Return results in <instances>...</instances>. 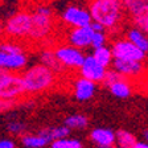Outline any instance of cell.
Masks as SVG:
<instances>
[{
	"instance_id": "cell-1",
	"label": "cell",
	"mask_w": 148,
	"mask_h": 148,
	"mask_svg": "<svg viewBox=\"0 0 148 148\" xmlns=\"http://www.w3.org/2000/svg\"><path fill=\"white\" fill-rule=\"evenodd\" d=\"M92 21L101 23L107 31H116L124 18L123 0H90Z\"/></svg>"
},
{
	"instance_id": "cell-2",
	"label": "cell",
	"mask_w": 148,
	"mask_h": 148,
	"mask_svg": "<svg viewBox=\"0 0 148 148\" xmlns=\"http://www.w3.org/2000/svg\"><path fill=\"white\" fill-rule=\"evenodd\" d=\"M27 94H40L53 89L57 82V73L44 64H36L21 74Z\"/></svg>"
},
{
	"instance_id": "cell-3",
	"label": "cell",
	"mask_w": 148,
	"mask_h": 148,
	"mask_svg": "<svg viewBox=\"0 0 148 148\" xmlns=\"http://www.w3.org/2000/svg\"><path fill=\"white\" fill-rule=\"evenodd\" d=\"M28 66V54L18 40L7 38L0 45V69L13 73L24 71Z\"/></svg>"
},
{
	"instance_id": "cell-4",
	"label": "cell",
	"mask_w": 148,
	"mask_h": 148,
	"mask_svg": "<svg viewBox=\"0 0 148 148\" xmlns=\"http://www.w3.org/2000/svg\"><path fill=\"white\" fill-rule=\"evenodd\" d=\"M54 28V15L50 7L38 5L32 11V29L28 40L40 42L52 34Z\"/></svg>"
},
{
	"instance_id": "cell-5",
	"label": "cell",
	"mask_w": 148,
	"mask_h": 148,
	"mask_svg": "<svg viewBox=\"0 0 148 148\" xmlns=\"http://www.w3.org/2000/svg\"><path fill=\"white\" fill-rule=\"evenodd\" d=\"M32 29V12L18 11L7 17L3 24V32L7 38L12 40H25L29 38Z\"/></svg>"
},
{
	"instance_id": "cell-6",
	"label": "cell",
	"mask_w": 148,
	"mask_h": 148,
	"mask_svg": "<svg viewBox=\"0 0 148 148\" xmlns=\"http://www.w3.org/2000/svg\"><path fill=\"white\" fill-rule=\"evenodd\" d=\"M27 94L23 77L17 73L8 70H0V97L1 99L16 101Z\"/></svg>"
},
{
	"instance_id": "cell-7",
	"label": "cell",
	"mask_w": 148,
	"mask_h": 148,
	"mask_svg": "<svg viewBox=\"0 0 148 148\" xmlns=\"http://www.w3.org/2000/svg\"><path fill=\"white\" fill-rule=\"evenodd\" d=\"M111 49H112V53H114V57L119 60H130V61L144 62L148 54V53L143 52L140 48H138L134 42H131L127 37L116 38L115 41H112Z\"/></svg>"
},
{
	"instance_id": "cell-8",
	"label": "cell",
	"mask_w": 148,
	"mask_h": 148,
	"mask_svg": "<svg viewBox=\"0 0 148 148\" xmlns=\"http://www.w3.org/2000/svg\"><path fill=\"white\" fill-rule=\"evenodd\" d=\"M54 53L57 58L60 60V62L64 65V68L69 69V70H78L86 58L82 49L75 48L70 44L57 46L54 49Z\"/></svg>"
},
{
	"instance_id": "cell-9",
	"label": "cell",
	"mask_w": 148,
	"mask_h": 148,
	"mask_svg": "<svg viewBox=\"0 0 148 148\" xmlns=\"http://www.w3.org/2000/svg\"><path fill=\"white\" fill-rule=\"evenodd\" d=\"M61 20L65 25H68L70 28L87 27V25H91L92 16L89 8L70 4L61 12Z\"/></svg>"
},
{
	"instance_id": "cell-10",
	"label": "cell",
	"mask_w": 148,
	"mask_h": 148,
	"mask_svg": "<svg viewBox=\"0 0 148 148\" xmlns=\"http://www.w3.org/2000/svg\"><path fill=\"white\" fill-rule=\"evenodd\" d=\"M107 73V68L99 64L92 54L86 56L82 66L78 69V74L83 78H87L90 81H94L97 83H102Z\"/></svg>"
},
{
	"instance_id": "cell-11",
	"label": "cell",
	"mask_w": 148,
	"mask_h": 148,
	"mask_svg": "<svg viewBox=\"0 0 148 148\" xmlns=\"http://www.w3.org/2000/svg\"><path fill=\"white\" fill-rule=\"evenodd\" d=\"M92 34H94V29H92L91 25L75 27V28H70L68 31L66 40H68V44L85 50L87 48H91Z\"/></svg>"
},
{
	"instance_id": "cell-12",
	"label": "cell",
	"mask_w": 148,
	"mask_h": 148,
	"mask_svg": "<svg viewBox=\"0 0 148 148\" xmlns=\"http://www.w3.org/2000/svg\"><path fill=\"white\" fill-rule=\"evenodd\" d=\"M112 68L118 70L120 74L130 79L142 78L145 73V66L142 61H130V60H119L115 58L112 62Z\"/></svg>"
},
{
	"instance_id": "cell-13",
	"label": "cell",
	"mask_w": 148,
	"mask_h": 148,
	"mask_svg": "<svg viewBox=\"0 0 148 148\" xmlns=\"http://www.w3.org/2000/svg\"><path fill=\"white\" fill-rule=\"evenodd\" d=\"M97 89H98L97 82L79 75L73 83V95L78 102H87L94 98Z\"/></svg>"
},
{
	"instance_id": "cell-14",
	"label": "cell",
	"mask_w": 148,
	"mask_h": 148,
	"mask_svg": "<svg viewBox=\"0 0 148 148\" xmlns=\"http://www.w3.org/2000/svg\"><path fill=\"white\" fill-rule=\"evenodd\" d=\"M90 142L94 143L95 147H114L116 143V132L106 127H97L90 131Z\"/></svg>"
},
{
	"instance_id": "cell-15",
	"label": "cell",
	"mask_w": 148,
	"mask_h": 148,
	"mask_svg": "<svg viewBox=\"0 0 148 148\" xmlns=\"http://www.w3.org/2000/svg\"><path fill=\"white\" fill-rule=\"evenodd\" d=\"M110 92L115 98L118 99H127L130 97L132 95V91H134V86L131 83V79L127 77H123L118 79L116 82H114L108 87Z\"/></svg>"
},
{
	"instance_id": "cell-16",
	"label": "cell",
	"mask_w": 148,
	"mask_h": 148,
	"mask_svg": "<svg viewBox=\"0 0 148 148\" xmlns=\"http://www.w3.org/2000/svg\"><path fill=\"white\" fill-rule=\"evenodd\" d=\"M126 37L128 38L131 42H134L138 48L143 50V52L148 53V33L144 32L143 29L132 25L131 28H128L126 31Z\"/></svg>"
},
{
	"instance_id": "cell-17",
	"label": "cell",
	"mask_w": 148,
	"mask_h": 148,
	"mask_svg": "<svg viewBox=\"0 0 148 148\" xmlns=\"http://www.w3.org/2000/svg\"><path fill=\"white\" fill-rule=\"evenodd\" d=\"M38 61H40L41 64H44L45 66L50 68L52 70H54L57 74L64 73V70H65L64 65L60 62V60L57 58V56H56L54 50H52V49H44V50H41L40 54H38Z\"/></svg>"
},
{
	"instance_id": "cell-18",
	"label": "cell",
	"mask_w": 148,
	"mask_h": 148,
	"mask_svg": "<svg viewBox=\"0 0 148 148\" xmlns=\"http://www.w3.org/2000/svg\"><path fill=\"white\" fill-rule=\"evenodd\" d=\"M20 142L25 148H45L46 145H49L50 140L42 135L41 132L37 134H27L20 138Z\"/></svg>"
},
{
	"instance_id": "cell-19",
	"label": "cell",
	"mask_w": 148,
	"mask_h": 148,
	"mask_svg": "<svg viewBox=\"0 0 148 148\" xmlns=\"http://www.w3.org/2000/svg\"><path fill=\"white\" fill-rule=\"evenodd\" d=\"M71 130L69 128L66 124L62 126H52V127H45V128L40 130L38 132H41L42 135H45L46 138L49 139L50 142H54L57 139H62V138H68L70 135Z\"/></svg>"
},
{
	"instance_id": "cell-20",
	"label": "cell",
	"mask_w": 148,
	"mask_h": 148,
	"mask_svg": "<svg viewBox=\"0 0 148 148\" xmlns=\"http://www.w3.org/2000/svg\"><path fill=\"white\" fill-rule=\"evenodd\" d=\"M91 54L95 57V60L99 62V64H102L107 69L110 68V66H112V62H114V60H115L112 49L108 48V46H106V45L101 46V48H97V49H92Z\"/></svg>"
},
{
	"instance_id": "cell-21",
	"label": "cell",
	"mask_w": 148,
	"mask_h": 148,
	"mask_svg": "<svg viewBox=\"0 0 148 148\" xmlns=\"http://www.w3.org/2000/svg\"><path fill=\"white\" fill-rule=\"evenodd\" d=\"M138 139L134 134L128 132L126 130H118L116 131V143L115 147L118 148H134Z\"/></svg>"
},
{
	"instance_id": "cell-22",
	"label": "cell",
	"mask_w": 148,
	"mask_h": 148,
	"mask_svg": "<svg viewBox=\"0 0 148 148\" xmlns=\"http://www.w3.org/2000/svg\"><path fill=\"white\" fill-rule=\"evenodd\" d=\"M64 124L70 130H85L89 126V118L83 114H73L65 118Z\"/></svg>"
},
{
	"instance_id": "cell-23",
	"label": "cell",
	"mask_w": 148,
	"mask_h": 148,
	"mask_svg": "<svg viewBox=\"0 0 148 148\" xmlns=\"http://www.w3.org/2000/svg\"><path fill=\"white\" fill-rule=\"evenodd\" d=\"M50 148H85L83 143L75 138H62L50 143Z\"/></svg>"
},
{
	"instance_id": "cell-24",
	"label": "cell",
	"mask_w": 148,
	"mask_h": 148,
	"mask_svg": "<svg viewBox=\"0 0 148 148\" xmlns=\"http://www.w3.org/2000/svg\"><path fill=\"white\" fill-rule=\"evenodd\" d=\"M131 21L135 27L143 29L144 32L148 33V5L144 7L143 9H140L138 13H135L134 16H131Z\"/></svg>"
},
{
	"instance_id": "cell-25",
	"label": "cell",
	"mask_w": 148,
	"mask_h": 148,
	"mask_svg": "<svg viewBox=\"0 0 148 148\" xmlns=\"http://www.w3.org/2000/svg\"><path fill=\"white\" fill-rule=\"evenodd\" d=\"M148 5V0H123V7L126 13L131 17L138 13L140 9Z\"/></svg>"
},
{
	"instance_id": "cell-26",
	"label": "cell",
	"mask_w": 148,
	"mask_h": 148,
	"mask_svg": "<svg viewBox=\"0 0 148 148\" xmlns=\"http://www.w3.org/2000/svg\"><path fill=\"white\" fill-rule=\"evenodd\" d=\"M5 130H7V132L13 136H23L25 132V130H27V126H25V123L21 122V120H11V122L7 123Z\"/></svg>"
},
{
	"instance_id": "cell-27",
	"label": "cell",
	"mask_w": 148,
	"mask_h": 148,
	"mask_svg": "<svg viewBox=\"0 0 148 148\" xmlns=\"http://www.w3.org/2000/svg\"><path fill=\"white\" fill-rule=\"evenodd\" d=\"M123 77H124L123 74H120L119 71L115 70L114 68H112V69H107L106 77H105V79H103V82H102V83H103V85H105V86L108 89L112 83L116 82L118 79H120V78H123Z\"/></svg>"
},
{
	"instance_id": "cell-28",
	"label": "cell",
	"mask_w": 148,
	"mask_h": 148,
	"mask_svg": "<svg viewBox=\"0 0 148 148\" xmlns=\"http://www.w3.org/2000/svg\"><path fill=\"white\" fill-rule=\"evenodd\" d=\"M106 44H107V34H106V31L94 32V34H92V40H91V48L92 49L105 46Z\"/></svg>"
},
{
	"instance_id": "cell-29",
	"label": "cell",
	"mask_w": 148,
	"mask_h": 148,
	"mask_svg": "<svg viewBox=\"0 0 148 148\" xmlns=\"http://www.w3.org/2000/svg\"><path fill=\"white\" fill-rule=\"evenodd\" d=\"M0 148H16V143L11 138H3L0 140Z\"/></svg>"
},
{
	"instance_id": "cell-30",
	"label": "cell",
	"mask_w": 148,
	"mask_h": 148,
	"mask_svg": "<svg viewBox=\"0 0 148 148\" xmlns=\"http://www.w3.org/2000/svg\"><path fill=\"white\" fill-rule=\"evenodd\" d=\"M91 27L92 29H94V32H103V31H107L103 25L101 24V23H97V21H92L91 23Z\"/></svg>"
},
{
	"instance_id": "cell-31",
	"label": "cell",
	"mask_w": 148,
	"mask_h": 148,
	"mask_svg": "<svg viewBox=\"0 0 148 148\" xmlns=\"http://www.w3.org/2000/svg\"><path fill=\"white\" fill-rule=\"evenodd\" d=\"M143 91H144L145 94H148V75L143 77Z\"/></svg>"
},
{
	"instance_id": "cell-32",
	"label": "cell",
	"mask_w": 148,
	"mask_h": 148,
	"mask_svg": "<svg viewBox=\"0 0 148 148\" xmlns=\"http://www.w3.org/2000/svg\"><path fill=\"white\" fill-rule=\"evenodd\" d=\"M134 148H148V142H136V144L134 145Z\"/></svg>"
},
{
	"instance_id": "cell-33",
	"label": "cell",
	"mask_w": 148,
	"mask_h": 148,
	"mask_svg": "<svg viewBox=\"0 0 148 148\" xmlns=\"http://www.w3.org/2000/svg\"><path fill=\"white\" fill-rule=\"evenodd\" d=\"M143 139H144L145 142H148V128L143 131Z\"/></svg>"
},
{
	"instance_id": "cell-34",
	"label": "cell",
	"mask_w": 148,
	"mask_h": 148,
	"mask_svg": "<svg viewBox=\"0 0 148 148\" xmlns=\"http://www.w3.org/2000/svg\"><path fill=\"white\" fill-rule=\"evenodd\" d=\"M95 148H105V147H95ZM107 148H118V147H115L114 145V147H107Z\"/></svg>"
}]
</instances>
